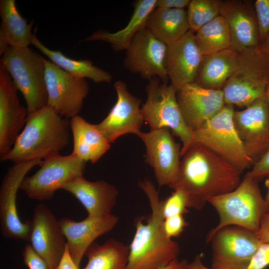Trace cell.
Masks as SVG:
<instances>
[{"label": "cell", "instance_id": "38", "mask_svg": "<svg viewBox=\"0 0 269 269\" xmlns=\"http://www.w3.org/2000/svg\"><path fill=\"white\" fill-rule=\"evenodd\" d=\"M23 261L29 269H49L30 244H26L22 252Z\"/></svg>", "mask_w": 269, "mask_h": 269}, {"label": "cell", "instance_id": "20", "mask_svg": "<svg viewBox=\"0 0 269 269\" xmlns=\"http://www.w3.org/2000/svg\"><path fill=\"white\" fill-rule=\"evenodd\" d=\"M220 15L228 25L231 48L240 52L259 45L258 22L252 1L222 0Z\"/></svg>", "mask_w": 269, "mask_h": 269}, {"label": "cell", "instance_id": "36", "mask_svg": "<svg viewBox=\"0 0 269 269\" xmlns=\"http://www.w3.org/2000/svg\"><path fill=\"white\" fill-rule=\"evenodd\" d=\"M246 174L258 181L269 177V147Z\"/></svg>", "mask_w": 269, "mask_h": 269}, {"label": "cell", "instance_id": "27", "mask_svg": "<svg viewBox=\"0 0 269 269\" xmlns=\"http://www.w3.org/2000/svg\"><path fill=\"white\" fill-rule=\"evenodd\" d=\"M145 27L169 46L190 30L187 10L156 7L148 17Z\"/></svg>", "mask_w": 269, "mask_h": 269}, {"label": "cell", "instance_id": "16", "mask_svg": "<svg viewBox=\"0 0 269 269\" xmlns=\"http://www.w3.org/2000/svg\"><path fill=\"white\" fill-rule=\"evenodd\" d=\"M29 242L49 269H56L66 248V240L57 220L45 204L34 208Z\"/></svg>", "mask_w": 269, "mask_h": 269}, {"label": "cell", "instance_id": "31", "mask_svg": "<svg viewBox=\"0 0 269 269\" xmlns=\"http://www.w3.org/2000/svg\"><path fill=\"white\" fill-rule=\"evenodd\" d=\"M196 43L203 56L213 54L231 47L230 29L221 15L201 27L194 33Z\"/></svg>", "mask_w": 269, "mask_h": 269}, {"label": "cell", "instance_id": "21", "mask_svg": "<svg viewBox=\"0 0 269 269\" xmlns=\"http://www.w3.org/2000/svg\"><path fill=\"white\" fill-rule=\"evenodd\" d=\"M118 220L112 214L99 217L87 216L79 222L68 218L59 220L69 253L78 268L89 247L97 238L113 230Z\"/></svg>", "mask_w": 269, "mask_h": 269}, {"label": "cell", "instance_id": "14", "mask_svg": "<svg viewBox=\"0 0 269 269\" xmlns=\"http://www.w3.org/2000/svg\"><path fill=\"white\" fill-rule=\"evenodd\" d=\"M136 135L144 143L146 161L153 168L157 183L173 189L180 165V144L175 142L168 128L147 133L140 131Z\"/></svg>", "mask_w": 269, "mask_h": 269}, {"label": "cell", "instance_id": "37", "mask_svg": "<svg viewBox=\"0 0 269 269\" xmlns=\"http://www.w3.org/2000/svg\"><path fill=\"white\" fill-rule=\"evenodd\" d=\"M269 266V243H261L254 254L248 269H265Z\"/></svg>", "mask_w": 269, "mask_h": 269}, {"label": "cell", "instance_id": "26", "mask_svg": "<svg viewBox=\"0 0 269 269\" xmlns=\"http://www.w3.org/2000/svg\"><path fill=\"white\" fill-rule=\"evenodd\" d=\"M239 52L232 48L204 56L195 83L209 89L222 90L236 68Z\"/></svg>", "mask_w": 269, "mask_h": 269}, {"label": "cell", "instance_id": "9", "mask_svg": "<svg viewBox=\"0 0 269 269\" xmlns=\"http://www.w3.org/2000/svg\"><path fill=\"white\" fill-rule=\"evenodd\" d=\"M86 163L72 153L65 156L59 154L51 156L43 160L35 174L25 177L19 189L32 199H51L57 190L83 175Z\"/></svg>", "mask_w": 269, "mask_h": 269}, {"label": "cell", "instance_id": "30", "mask_svg": "<svg viewBox=\"0 0 269 269\" xmlns=\"http://www.w3.org/2000/svg\"><path fill=\"white\" fill-rule=\"evenodd\" d=\"M32 44L47 56L53 63L69 73L83 78H89L96 83H110L111 74L93 65L88 60H75L65 56L60 51L53 50L43 45L33 34Z\"/></svg>", "mask_w": 269, "mask_h": 269}, {"label": "cell", "instance_id": "18", "mask_svg": "<svg viewBox=\"0 0 269 269\" xmlns=\"http://www.w3.org/2000/svg\"><path fill=\"white\" fill-rule=\"evenodd\" d=\"M17 88L8 73L0 66V157L11 149L26 123L27 109L21 106Z\"/></svg>", "mask_w": 269, "mask_h": 269}, {"label": "cell", "instance_id": "39", "mask_svg": "<svg viewBox=\"0 0 269 269\" xmlns=\"http://www.w3.org/2000/svg\"><path fill=\"white\" fill-rule=\"evenodd\" d=\"M190 0H156V8L184 9L188 7Z\"/></svg>", "mask_w": 269, "mask_h": 269}, {"label": "cell", "instance_id": "41", "mask_svg": "<svg viewBox=\"0 0 269 269\" xmlns=\"http://www.w3.org/2000/svg\"><path fill=\"white\" fill-rule=\"evenodd\" d=\"M71 258L66 245L64 254L56 269H79Z\"/></svg>", "mask_w": 269, "mask_h": 269}, {"label": "cell", "instance_id": "40", "mask_svg": "<svg viewBox=\"0 0 269 269\" xmlns=\"http://www.w3.org/2000/svg\"><path fill=\"white\" fill-rule=\"evenodd\" d=\"M256 234L261 243H269V212L262 217Z\"/></svg>", "mask_w": 269, "mask_h": 269}, {"label": "cell", "instance_id": "32", "mask_svg": "<svg viewBox=\"0 0 269 269\" xmlns=\"http://www.w3.org/2000/svg\"><path fill=\"white\" fill-rule=\"evenodd\" d=\"M221 0H191L187 10L190 30L195 33L220 15Z\"/></svg>", "mask_w": 269, "mask_h": 269}, {"label": "cell", "instance_id": "42", "mask_svg": "<svg viewBox=\"0 0 269 269\" xmlns=\"http://www.w3.org/2000/svg\"><path fill=\"white\" fill-rule=\"evenodd\" d=\"M188 264L186 259L179 260L177 258L158 269H187Z\"/></svg>", "mask_w": 269, "mask_h": 269}, {"label": "cell", "instance_id": "23", "mask_svg": "<svg viewBox=\"0 0 269 269\" xmlns=\"http://www.w3.org/2000/svg\"><path fill=\"white\" fill-rule=\"evenodd\" d=\"M76 197L83 205L88 216L104 217L112 214L118 190L104 180L91 181L83 175L78 176L62 188Z\"/></svg>", "mask_w": 269, "mask_h": 269}, {"label": "cell", "instance_id": "3", "mask_svg": "<svg viewBox=\"0 0 269 269\" xmlns=\"http://www.w3.org/2000/svg\"><path fill=\"white\" fill-rule=\"evenodd\" d=\"M70 120L46 106L28 113L26 123L10 151L1 161L23 163L44 160L59 152L69 144Z\"/></svg>", "mask_w": 269, "mask_h": 269}, {"label": "cell", "instance_id": "15", "mask_svg": "<svg viewBox=\"0 0 269 269\" xmlns=\"http://www.w3.org/2000/svg\"><path fill=\"white\" fill-rule=\"evenodd\" d=\"M233 121L248 155L255 163L269 147V104L266 95L242 111H235Z\"/></svg>", "mask_w": 269, "mask_h": 269}, {"label": "cell", "instance_id": "25", "mask_svg": "<svg viewBox=\"0 0 269 269\" xmlns=\"http://www.w3.org/2000/svg\"><path fill=\"white\" fill-rule=\"evenodd\" d=\"M156 0H136L131 19L123 28L114 32L97 30L83 40L104 41L114 50H126L136 34L145 27L148 17L156 8Z\"/></svg>", "mask_w": 269, "mask_h": 269}, {"label": "cell", "instance_id": "46", "mask_svg": "<svg viewBox=\"0 0 269 269\" xmlns=\"http://www.w3.org/2000/svg\"><path fill=\"white\" fill-rule=\"evenodd\" d=\"M266 95V97H267V98L269 104V84L267 89Z\"/></svg>", "mask_w": 269, "mask_h": 269}, {"label": "cell", "instance_id": "29", "mask_svg": "<svg viewBox=\"0 0 269 269\" xmlns=\"http://www.w3.org/2000/svg\"><path fill=\"white\" fill-rule=\"evenodd\" d=\"M129 254V247L116 239L94 242L85 253L88 262L83 269H128Z\"/></svg>", "mask_w": 269, "mask_h": 269}, {"label": "cell", "instance_id": "33", "mask_svg": "<svg viewBox=\"0 0 269 269\" xmlns=\"http://www.w3.org/2000/svg\"><path fill=\"white\" fill-rule=\"evenodd\" d=\"M162 215L164 219L187 212L188 204L185 195L179 189H174L170 196L161 201Z\"/></svg>", "mask_w": 269, "mask_h": 269}, {"label": "cell", "instance_id": "13", "mask_svg": "<svg viewBox=\"0 0 269 269\" xmlns=\"http://www.w3.org/2000/svg\"><path fill=\"white\" fill-rule=\"evenodd\" d=\"M168 47L145 27L136 34L126 50L124 66L148 81L158 78L167 83Z\"/></svg>", "mask_w": 269, "mask_h": 269}, {"label": "cell", "instance_id": "43", "mask_svg": "<svg viewBox=\"0 0 269 269\" xmlns=\"http://www.w3.org/2000/svg\"><path fill=\"white\" fill-rule=\"evenodd\" d=\"M187 269H214L209 268L202 263L201 257L199 255H197L192 262L188 263Z\"/></svg>", "mask_w": 269, "mask_h": 269}, {"label": "cell", "instance_id": "28", "mask_svg": "<svg viewBox=\"0 0 269 269\" xmlns=\"http://www.w3.org/2000/svg\"><path fill=\"white\" fill-rule=\"evenodd\" d=\"M0 34L5 38L9 46L21 48L32 44L33 21L28 23L19 14L14 0L0 1Z\"/></svg>", "mask_w": 269, "mask_h": 269}, {"label": "cell", "instance_id": "1", "mask_svg": "<svg viewBox=\"0 0 269 269\" xmlns=\"http://www.w3.org/2000/svg\"><path fill=\"white\" fill-rule=\"evenodd\" d=\"M241 173L225 159L194 143L183 155L173 189L183 192L188 208L199 210L210 198L235 189Z\"/></svg>", "mask_w": 269, "mask_h": 269}, {"label": "cell", "instance_id": "10", "mask_svg": "<svg viewBox=\"0 0 269 269\" xmlns=\"http://www.w3.org/2000/svg\"><path fill=\"white\" fill-rule=\"evenodd\" d=\"M211 242L214 269H248L261 243L256 233L236 226L219 230Z\"/></svg>", "mask_w": 269, "mask_h": 269}, {"label": "cell", "instance_id": "12", "mask_svg": "<svg viewBox=\"0 0 269 269\" xmlns=\"http://www.w3.org/2000/svg\"><path fill=\"white\" fill-rule=\"evenodd\" d=\"M42 162L36 159L14 163L4 175L0 188V232L3 237L29 242L31 221L20 220L16 207L17 193L28 172Z\"/></svg>", "mask_w": 269, "mask_h": 269}, {"label": "cell", "instance_id": "7", "mask_svg": "<svg viewBox=\"0 0 269 269\" xmlns=\"http://www.w3.org/2000/svg\"><path fill=\"white\" fill-rule=\"evenodd\" d=\"M269 62L258 46L239 52L237 66L222 90L226 104L246 108L266 95Z\"/></svg>", "mask_w": 269, "mask_h": 269}, {"label": "cell", "instance_id": "44", "mask_svg": "<svg viewBox=\"0 0 269 269\" xmlns=\"http://www.w3.org/2000/svg\"><path fill=\"white\" fill-rule=\"evenodd\" d=\"M258 48L269 62V33L264 42L258 46Z\"/></svg>", "mask_w": 269, "mask_h": 269}, {"label": "cell", "instance_id": "5", "mask_svg": "<svg viewBox=\"0 0 269 269\" xmlns=\"http://www.w3.org/2000/svg\"><path fill=\"white\" fill-rule=\"evenodd\" d=\"M44 58L29 47L9 46L2 55L0 66L10 75L23 95L28 113L47 106Z\"/></svg>", "mask_w": 269, "mask_h": 269}, {"label": "cell", "instance_id": "6", "mask_svg": "<svg viewBox=\"0 0 269 269\" xmlns=\"http://www.w3.org/2000/svg\"><path fill=\"white\" fill-rule=\"evenodd\" d=\"M147 99L141 108L143 120L150 131L170 129L182 143L181 155L193 144V131L187 126L178 105L176 92L172 86L158 78L149 80L146 86Z\"/></svg>", "mask_w": 269, "mask_h": 269}, {"label": "cell", "instance_id": "34", "mask_svg": "<svg viewBox=\"0 0 269 269\" xmlns=\"http://www.w3.org/2000/svg\"><path fill=\"white\" fill-rule=\"evenodd\" d=\"M254 7L258 22L259 45L269 33V0H257Z\"/></svg>", "mask_w": 269, "mask_h": 269}, {"label": "cell", "instance_id": "8", "mask_svg": "<svg viewBox=\"0 0 269 269\" xmlns=\"http://www.w3.org/2000/svg\"><path fill=\"white\" fill-rule=\"evenodd\" d=\"M234 106L226 104L216 115L193 131V144H199L225 159L241 173L254 164L234 126Z\"/></svg>", "mask_w": 269, "mask_h": 269}, {"label": "cell", "instance_id": "24", "mask_svg": "<svg viewBox=\"0 0 269 269\" xmlns=\"http://www.w3.org/2000/svg\"><path fill=\"white\" fill-rule=\"evenodd\" d=\"M73 136L72 153L83 161L94 163L110 148L111 143L96 126L78 115L70 119Z\"/></svg>", "mask_w": 269, "mask_h": 269}, {"label": "cell", "instance_id": "17", "mask_svg": "<svg viewBox=\"0 0 269 269\" xmlns=\"http://www.w3.org/2000/svg\"><path fill=\"white\" fill-rule=\"evenodd\" d=\"M117 100L108 116L97 127L110 143L128 134H137L144 122L141 113V100L128 90L122 81L114 84Z\"/></svg>", "mask_w": 269, "mask_h": 269}, {"label": "cell", "instance_id": "4", "mask_svg": "<svg viewBox=\"0 0 269 269\" xmlns=\"http://www.w3.org/2000/svg\"><path fill=\"white\" fill-rule=\"evenodd\" d=\"M208 202L215 209L220 220L208 233L207 243L219 230L229 226L240 227L256 233L262 217L269 212V205L261 194L258 181L246 174L235 189L212 197Z\"/></svg>", "mask_w": 269, "mask_h": 269}, {"label": "cell", "instance_id": "19", "mask_svg": "<svg viewBox=\"0 0 269 269\" xmlns=\"http://www.w3.org/2000/svg\"><path fill=\"white\" fill-rule=\"evenodd\" d=\"M176 97L184 120L192 131L214 117L226 105L222 90L205 88L195 82L181 88Z\"/></svg>", "mask_w": 269, "mask_h": 269}, {"label": "cell", "instance_id": "22", "mask_svg": "<svg viewBox=\"0 0 269 269\" xmlns=\"http://www.w3.org/2000/svg\"><path fill=\"white\" fill-rule=\"evenodd\" d=\"M203 57L196 43L194 33L190 30L168 46L167 73L176 93L184 86L195 82Z\"/></svg>", "mask_w": 269, "mask_h": 269}, {"label": "cell", "instance_id": "45", "mask_svg": "<svg viewBox=\"0 0 269 269\" xmlns=\"http://www.w3.org/2000/svg\"><path fill=\"white\" fill-rule=\"evenodd\" d=\"M265 184L266 188H267V193L265 196V199L267 203L269 205V177L266 179Z\"/></svg>", "mask_w": 269, "mask_h": 269}, {"label": "cell", "instance_id": "11", "mask_svg": "<svg viewBox=\"0 0 269 269\" xmlns=\"http://www.w3.org/2000/svg\"><path fill=\"white\" fill-rule=\"evenodd\" d=\"M47 105L61 116H78L89 92L86 79L73 75L44 58Z\"/></svg>", "mask_w": 269, "mask_h": 269}, {"label": "cell", "instance_id": "2", "mask_svg": "<svg viewBox=\"0 0 269 269\" xmlns=\"http://www.w3.org/2000/svg\"><path fill=\"white\" fill-rule=\"evenodd\" d=\"M146 195L151 213L144 222H134L135 232L129 247L128 269H158L177 259L180 252L177 243L165 235L164 220L158 191L152 182L145 180L139 183Z\"/></svg>", "mask_w": 269, "mask_h": 269}, {"label": "cell", "instance_id": "35", "mask_svg": "<svg viewBox=\"0 0 269 269\" xmlns=\"http://www.w3.org/2000/svg\"><path fill=\"white\" fill-rule=\"evenodd\" d=\"M187 226L183 215H178L164 219L163 228L166 236L170 239L178 237Z\"/></svg>", "mask_w": 269, "mask_h": 269}]
</instances>
